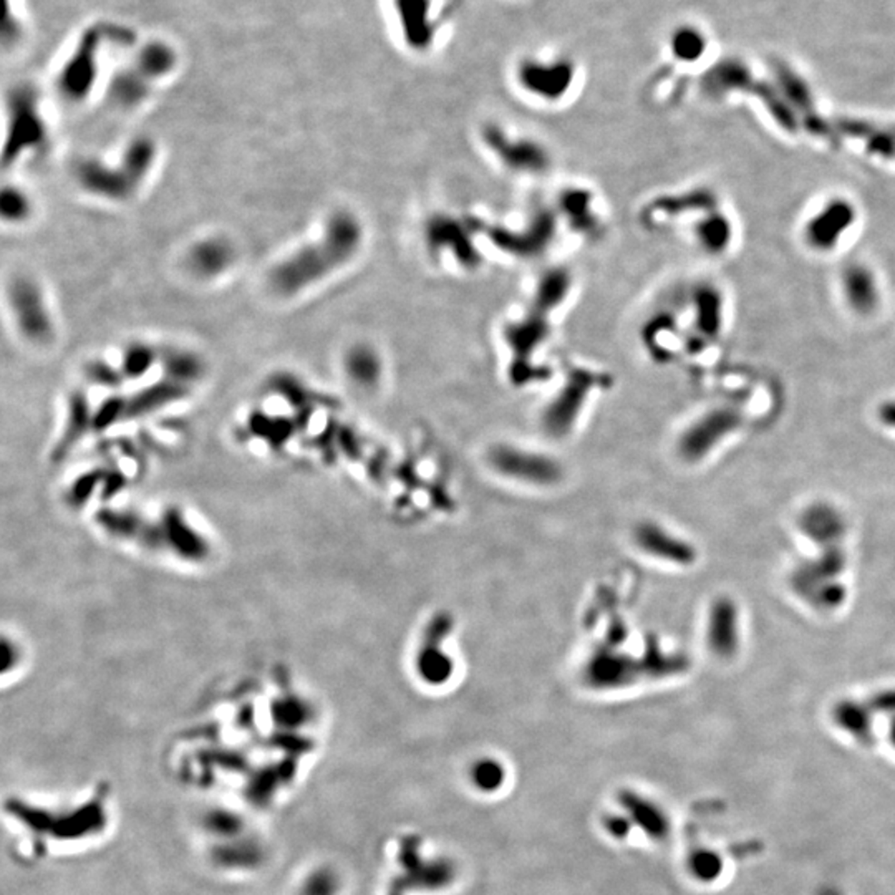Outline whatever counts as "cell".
<instances>
[{
  "mask_svg": "<svg viewBox=\"0 0 895 895\" xmlns=\"http://www.w3.org/2000/svg\"><path fill=\"white\" fill-rule=\"evenodd\" d=\"M363 227L350 211H335L319 236L283 255L267 273V285L281 299H295L325 283L357 255Z\"/></svg>",
  "mask_w": 895,
  "mask_h": 895,
  "instance_id": "6da1fadb",
  "label": "cell"
},
{
  "mask_svg": "<svg viewBox=\"0 0 895 895\" xmlns=\"http://www.w3.org/2000/svg\"><path fill=\"white\" fill-rule=\"evenodd\" d=\"M156 160V143L146 136H138L126 144L114 163L100 158L76 161L74 178L78 188L94 198L124 203L144 186L154 170Z\"/></svg>",
  "mask_w": 895,
  "mask_h": 895,
  "instance_id": "7a4b0ae2",
  "label": "cell"
},
{
  "mask_svg": "<svg viewBox=\"0 0 895 895\" xmlns=\"http://www.w3.org/2000/svg\"><path fill=\"white\" fill-rule=\"evenodd\" d=\"M688 667L690 661L685 655L667 653L660 649L659 641L649 639L639 659L613 651H595L585 663L584 681L595 690H613L641 679L671 677L687 671Z\"/></svg>",
  "mask_w": 895,
  "mask_h": 895,
  "instance_id": "3957f363",
  "label": "cell"
},
{
  "mask_svg": "<svg viewBox=\"0 0 895 895\" xmlns=\"http://www.w3.org/2000/svg\"><path fill=\"white\" fill-rule=\"evenodd\" d=\"M10 315L20 337L35 347H47L57 337V323L42 285L29 275H17L7 289Z\"/></svg>",
  "mask_w": 895,
  "mask_h": 895,
  "instance_id": "277c9868",
  "label": "cell"
},
{
  "mask_svg": "<svg viewBox=\"0 0 895 895\" xmlns=\"http://www.w3.org/2000/svg\"><path fill=\"white\" fill-rule=\"evenodd\" d=\"M47 123L44 120L37 94L30 88H17L9 98V122L4 142V168L19 163L47 142Z\"/></svg>",
  "mask_w": 895,
  "mask_h": 895,
  "instance_id": "5b68a950",
  "label": "cell"
},
{
  "mask_svg": "<svg viewBox=\"0 0 895 895\" xmlns=\"http://www.w3.org/2000/svg\"><path fill=\"white\" fill-rule=\"evenodd\" d=\"M102 44L104 30L100 27L86 30L74 54L62 66L57 76V90L68 104H82L92 94L100 75Z\"/></svg>",
  "mask_w": 895,
  "mask_h": 895,
  "instance_id": "8992f818",
  "label": "cell"
},
{
  "mask_svg": "<svg viewBox=\"0 0 895 895\" xmlns=\"http://www.w3.org/2000/svg\"><path fill=\"white\" fill-rule=\"evenodd\" d=\"M491 466L509 480L521 481L536 486L556 484L562 478L561 464L542 452L521 450L511 444L492 448Z\"/></svg>",
  "mask_w": 895,
  "mask_h": 895,
  "instance_id": "52a82bcc",
  "label": "cell"
},
{
  "mask_svg": "<svg viewBox=\"0 0 895 895\" xmlns=\"http://www.w3.org/2000/svg\"><path fill=\"white\" fill-rule=\"evenodd\" d=\"M452 631V617L438 613L428 622L416 651L415 669L426 685L440 687L452 679V659L444 651L443 641Z\"/></svg>",
  "mask_w": 895,
  "mask_h": 895,
  "instance_id": "ba28073f",
  "label": "cell"
},
{
  "mask_svg": "<svg viewBox=\"0 0 895 895\" xmlns=\"http://www.w3.org/2000/svg\"><path fill=\"white\" fill-rule=\"evenodd\" d=\"M575 76V66L569 58H526L518 66V82L528 94L557 102L569 92Z\"/></svg>",
  "mask_w": 895,
  "mask_h": 895,
  "instance_id": "9c48e42d",
  "label": "cell"
},
{
  "mask_svg": "<svg viewBox=\"0 0 895 895\" xmlns=\"http://www.w3.org/2000/svg\"><path fill=\"white\" fill-rule=\"evenodd\" d=\"M741 423L743 416L735 408L711 410L688 426L685 433L680 436V454L687 462H698Z\"/></svg>",
  "mask_w": 895,
  "mask_h": 895,
  "instance_id": "30bf717a",
  "label": "cell"
},
{
  "mask_svg": "<svg viewBox=\"0 0 895 895\" xmlns=\"http://www.w3.org/2000/svg\"><path fill=\"white\" fill-rule=\"evenodd\" d=\"M595 385V377L589 372H574L561 393L547 406L542 415V426L552 438H562L571 433L577 416L584 406L587 396Z\"/></svg>",
  "mask_w": 895,
  "mask_h": 895,
  "instance_id": "8fae6325",
  "label": "cell"
},
{
  "mask_svg": "<svg viewBox=\"0 0 895 895\" xmlns=\"http://www.w3.org/2000/svg\"><path fill=\"white\" fill-rule=\"evenodd\" d=\"M856 223L854 206L846 199H832L810 217L804 226V241L810 249L828 253L838 247L846 231Z\"/></svg>",
  "mask_w": 895,
  "mask_h": 895,
  "instance_id": "7c38bea8",
  "label": "cell"
},
{
  "mask_svg": "<svg viewBox=\"0 0 895 895\" xmlns=\"http://www.w3.org/2000/svg\"><path fill=\"white\" fill-rule=\"evenodd\" d=\"M484 143L504 166L519 173H541L549 164L546 150L528 138H512L496 124H490L482 133Z\"/></svg>",
  "mask_w": 895,
  "mask_h": 895,
  "instance_id": "4fadbf2b",
  "label": "cell"
},
{
  "mask_svg": "<svg viewBox=\"0 0 895 895\" xmlns=\"http://www.w3.org/2000/svg\"><path fill=\"white\" fill-rule=\"evenodd\" d=\"M236 247L223 236L203 237L189 247L186 264L203 281H214L236 264Z\"/></svg>",
  "mask_w": 895,
  "mask_h": 895,
  "instance_id": "5bb4252c",
  "label": "cell"
},
{
  "mask_svg": "<svg viewBox=\"0 0 895 895\" xmlns=\"http://www.w3.org/2000/svg\"><path fill=\"white\" fill-rule=\"evenodd\" d=\"M633 541L641 552L679 566H690L697 559V551L687 541L673 536L657 522H641L633 531Z\"/></svg>",
  "mask_w": 895,
  "mask_h": 895,
  "instance_id": "9a60e30c",
  "label": "cell"
},
{
  "mask_svg": "<svg viewBox=\"0 0 895 895\" xmlns=\"http://www.w3.org/2000/svg\"><path fill=\"white\" fill-rule=\"evenodd\" d=\"M432 0H393L396 20L406 45L415 52H426L434 44Z\"/></svg>",
  "mask_w": 895,
  "mask_h": 895,
  "instance_id": "2e32d148",
  "label": "cell"
},
{
  "mask_svg": "<svg viewBox=\"0 0 895 895\" xmlns=\"http://www.w3.org/2000/svg\"><path fill=\"white\" fill-rule=\"evenodd\" d=\"M621 810L629 814L633 826L641 830L647 838L663 840L669 838L671 824L669 814L659 802L643 796L641 792L625 790L619 794Z\"/></svg>",
  "mask_w": 895,
  "mask_h": 895,
  "instance_id": "e0dca14e",
  "label": "cell"
},
{
  "mask_svg": "<svg viewBox=\"0 0 895 895\" xmlns=\"http://www.w3.org/2000/svg\"><path fill=\"white\" fill-rule=\"evenodd\" d=\"M740 643L738 633V609L731 599L720 597L716 599L708 619V645L711 651L728 659L735 655Z\"/></svg>",
  "mask_w": 895,
  "mask_h": 895,
  "instance_id": "ac0fdd59",
  "label": "cell"
},
{
  "mask_svg": "<svg viewBox=\"0 0 895 895\" xmlns=\"http://www.w3.org/2000/svg\"><path fill=\"white\" fill-rule=\"evenodd\" d=\"M844 567H846V556L840 551V547L828 546L820 559L802 564L792 574V587L800 594L810 599L820 585L836 579V575L840 574Z\"/></svg>",
  "mask_w": 895,
  "mask_h": 895,
  "instance_id": "d6986e66",
  "label": "cell"
},
{
  "mask_svg": "<svg viewBox=\"0 0 895 895\" xmlns=\"http://www.w3.org/2000/svg\"><path fill=\"white\" fill-rule=\"evenodd\" d=\"M428 244L433 251H452L456 261L462 265H474L478 263L476 249L472 247L470 237L454 219L433 217L428 224Z\"/></svg>",
  "mask_w": 895,
  "mask_h": 895,
  "instance_id": "ffe728a7",
  "label": "cell"
},
{
  "mask_svg": "<svg viewBox=\"0 0 895 895\" xmlns=\"http://www.w3.org/2000/svg\"><path fill=\"white\" fill-rule=\"evenodd\" d=\"M842 293L849 307L859 315L872 313L880 301L876 275L862 264H852L844 269Z\"/></svg>",
  "mask_w": 895,
  "mask_h": 895,
  "instance_id": "44dd1931",
  "label": "cell"
},
{
  "mask_svg": "<svg viewBox=\"0 0 895 895\" xmlns=\"http://www.w3.org/2000/svg\"><path fill=\"white\" fill-rule=\"evenodd\" d=\"M343 370L350 382L363 390L377 387L383 377L382 358L368 343H355L345 352Z\"/></svg>",
  "mask_w": 895,
  "mask_h": 895,
  "instance_id": "7402d4cb",
  "label": "cell"
},
{
  "mask_svg": "<svg viewBox=\"0 0 895 895\" xmlns=\"http://www.w3.org/2000/svg\"><path fill=\"white\" fill-rule=\"evenodd\" d=\"M804 534L824 546H836V541L844 534V519L830 504H814L801 518Z\"/></svg>",
  "mask_w": 895,
  "mask_h": 895,
  "instance_id": "603a6c76",
  "label": "cell"
},
{
  "mask_svg": "<svg viewBox=\"0 0 895 895\" xmlns=\"http://www.w3.org/2000/svg\"><path fill=\"white\" fill-rule=\"evenodd\" d=\"M161 357L163 352L158 347L144 342H134L123 350L116 367L124 382L143 380L150 375L156 365H161Z\"/></svg>",
  "mask_w": 895,
  "mask_h": 895,
  "instance_id": "cb8c5ba5",
  "label": "cell"
},
{
  "mask_svg": "<svg viewBox=\"0 0 895 895\" xmlns=\"http://www.w3.org/2000/svg\"><path fill=\"white\" fill-rule=\"evenodd\" d=\"M832 716L839 728H842L846 733L858 738L860 741L872 735V710L860 705L859 701L852 700L840 701L834 707Z\"/></svg>",
  "mask_w": 895,
  "mask_h": 895,
  "instance_id": "d4e9b609",
  "label": "cell"
},
{
  "mask_svg": "<svg viewBox=\"0 0 895 895\" xmlns=\"http://www.w3.org/2000/svg\"><path fill=\"white\" fill-rule=\"evenodd\" d=\"M687 869L700 884H713L723 876L725 860L715 849L701 846L688 852Z\"/></svg>",
  "mask_w": 895,
  "mask_h": 895,
  "instance_id": "484cf974",
  "label": "cell"
},
{
  "mask_svg": "<svg viewBox=\"0 0 895 895\" xmlns=\"http://www.w3.org/2000/svg\"><path fill=\"white\" fill-rule=\"evenodd\" d=\"M470 781L476 791L494 794L506 782V768L492 756H481L470 766Z\"/></svg>",
  "mask_w": 895,
  "mask_h": 895,
  "instance_id": "4316f807",
  "label": "cell"
},
{
  "mask_svg": "<svg viewBox=\"0 0 895 895\" xmlns=\"http://www.w3.org/2000/svg\"><path fill=\"white\" fill-rule=\"evenodd\" d=\"M695 234H697L701 247H705L710 253L718 254V253H723L728 244L731 243L733 229H731V223L728 221V217L723 216V214H715V216L703 219L698 224Z\"/></svg>",
  "mask_w": 895,
  "mask_h": 895,
  "instance_id": "83f0119b",
  "label": "cell"
},
{
  "mask_svg": "<svg viewBox=\"0 0 895 895\" xmlns=\"http://www.w3.org/2000/svg\"><path fill=\"white\" fill-rule=\"evenodd\" d=\"M514 325L516 327L508 332L509 343L512 349L516 350L518 355L528 357L529 353H532L537 343L542 342V339H546V321L542 322L539 315H534V317H529L526 321L519 322Z\"/></svg>",
  "mask_w": 895,
  "mask_h": 895,
  "instance_id": "f1b7e54d",
  "label": "cell"
},
{
  "mask_svg": "<svg viewBox=\"0 0 895 895\" xmlns=\"http://www.w3.org/2000/svg\"><path fill=\"white\" fill-rule=\"evenodd\" d=\"M0 211H2V217L5 223L20 224V223H25L29 219L32 211H34V204H32V199L27 194V191L12 184V186H5L2 191Z\"/></svg>",
  "mask_w": 895,
  "mask_h": 895,
  "instance_id": "f546056e",
  "label": "cell"
},
{
  "mask_svg": "<svg viewBox=\"0 0 895 895\" xmlns=\"http://www.w3.org/2000/svg\"><path fill=\"white\" fill-rule=\"evenodd\" d=\"M569 291V275L566 271H549L537 287V305L541 312H547L564 301Z\"/></svg>",
  "mask_w": 895,
  "mask_h": 895,
  "instance_id": "4dcf8cb0",
  "label": "cell"
},
{
  "mask_svg": "<svg viewBox=\"0 0 895 895\" xmlns=\"http://www.w3.org/2000/svg\"><path fill=\"white\" fill-rule=\"evenodd\" d=\"M671 52L681 62H695L705 52V38L691 27L675 30L671 35Z\"/></svg>",
  "mask_w": 895,
  "mask_h": 895,
  "instance_id": "1f68e13d",
  "label": "cell"
},
{
  "mask_svg": "<svg viewBox=\"0 0 895 895\" xmlns=\"http://www.w3.org/2000/svg\"><path fill=\"white\" fill-rule=\"evenodd\" d=\"M698 327L715 333L721 327V297L713 289H703L697 297Z\"/></svg>",
  "mask_w": 895,
  "mask_h": 895,
  "instance_id": "d6a6232c",
  "label": "cell"
},
{
  "mask_svg": "<svg viewBox=\"0 0 895 895\" xmlns=\"http://www.w3.org/2000/svg\"><path fill=\"white\" fill-rule=\"evenodd\" d=\"M814 602L818 603L822 609H834L846 599V589L844 585L830 581L826 584L820 585V589L810 597Z\"/></svg>",
  "mask_w": 895,
  "mask_h": 895,
  "instance_id": "836d02e7",
  "label": "cell"
},
{
  "mask_svg": "<svg viewBox=\"0 0 895 895\" xmlns=\"http://www.w3.org/2000/svg\"><path fill=\"white\" fill-rule=\"evenodd\" d=\"M602 824L605 832L613 839H627L633 830V822L629 818V814L622 810L607 814L603 818Z\"/></svg>",
  "mask_w": 895,
  "mask_h": 895,
  "instance_id": "e575fe53",
  "label": "cell"
},
{
  "mask_svg": "<svg viewBox=\"0 0 895 895\" xmlns=\"http://www.w3.org/2000/svg\"><path fill=\"white\" fill-rule=\"evenodd\" d=\"M872 711H882V713H892L895 716V690H887L872 698L870 701Z\"/></svg>",
  "mask_w": 895,
  "mask_h": 895,
  "instance_id": "d590c367",
  "label": "cell"
},
{
  "mask_svg": "<svg viewBox=\"0 0 895 895\" xmlns=\"http://www.w3.org/2000/svg\"><path fill=\"white\" fill-rule=\"evenodd\" d=\"M879 420L889 428L895 430V400L886 402L884 405L879 408Z\"/></svg>",
  "mask_w": 895,
  "mask_h": 895,
  "instance_id": "8d00e7d4",
  "label": "cell"
},
{
  "mask_svg": "<svg viewBox=\"0 0 895 895\" xmlns=\"http://www.w3.org/2000/svg\"><path fill=\"white\" fill-rule=\"evenodd\" d=\"M818 895H844V894H842V892H840L839 889H836V887H824L822 890H820V894Z\"/></svg>",
  "mask_w": 895,
  "mask_h": 895,
  "instance_id": "74e56055",
  "label": "cell"
},
{
  "mask_svg": "<svg viewBox=\"0 0 895 895\" xmlns=\"http://www.w3.org/2000/svg\"><path fill=\"white\" fill-rule=\"evenodd\" d=\"M889 736H890V741L892 745L895 746V716L892 718V723H890V730H889Z\"/></svg>",
  "mask_w": 895,
  "mask_h": 895,
  "instance_id": "f35d334b",
  "label": "cell"
}]
</instances>
